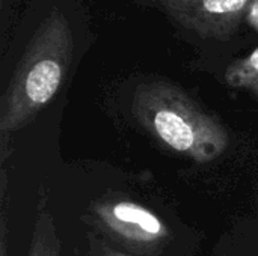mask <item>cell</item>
<instances>
[{
	"instance_id": "5",
	"label": "cell",
	"mask_w": 258,
	"mask_h": 256,
	"mask_svg": "<svg viewBox=\"0 0 258 256\" xmlns=\"http://www.w3.org/2000/svg\"><path fill=\"white\" fill-rule=\"evenodd\" d=\"M62 241L50 214H41L35 223L27 256H60Z\"/></svg>"
},
{
	"instance_id": "8",
	"label": "cell",
	"mask_w": 258,
	"mask_h": 256,
	"mask_svg": "<svg viewBox=\"0 0 258 256\" xmlns=\"http://www.w3.org/2000/svg\"><path fill=\"white\" fill-rule=\"evenodd\" d=\"M106 253H107V256H127V255H124V253H121V252H116V250H112V249H109V250H106Z\"/></svg>"
},
{
	"instance_id": "6",
	"label": "cell",
	"mask_w": 258,
	"mask_h": 256,
	"mask_svg": "<svg viewBox=\"0 0 258 256\" xmlns=\"http://www.w3.org/2000/svg\"><path fill=\"white\" fill-rule=\"evenodd\" d=\"M225 81L236 89L258 92V47L246 57L239 59L228 66Z\"/></svg>"
},
{
	"instance_id": "1",
	"label": "cell",
	"mask_w": 258,
	"mask_h": 256,
	"mask_svg": "<svg viewBox=\"0 0 258 256\" xmlns=\"http://www.w3.org/2000/svg\"><path fill=\"white\" fill-rule=\"evenodd\" d=\"M132 112L163 145L197 163L216 160L228 146V133L221 121L174 83L157 80L141 84Z\"/></svg>"
},
{
	"instance_id": "7",
	"label": "cell",
	"mask_w": 258,
	"mask_h": 256,
	"mask_svg": "<svg viewBox=\"0 0 258 256\" xmlns=\"http://www.w3.org/2000/svg\"><path fill=\"white\" fill-rule=\"evenodd\" d=\"M0 256H6V225H5V217L2 219V243H0Z\"/></svg>"
},
{
	"instance_id": "4",
	"label": "cell",
	"mask_w": 258,
	"mask_h": 256,
	"mask_svg": "<svg viewBox=\"0 0 258 256\" xmlns=\"http://www.w3.org/2000/svg\"><path fill=\"white\" fill-rule=\"evenodd\" d=\"M95 213L109 232L128 244H157L169 235L159 216L133 201H103L97 204Z\"/></svg>"
},
{
	"instance_id": "3",
	"label": "cell",
	"mask_w": 258,
	"mask_h": 256,
	"mask_svg": "<svg viewBox=\"0 0 258 256\" xmlns=\"http://www.w3.org/2000/svg\"><path fill=\"white\" fill-rule=\"evenodd\" d=\"M162 11L186 32L203 39H230L255 0H136Z\"/></svg>"
},
{
	"instance_id": "2",
	"label": "cell",
	"mask_w": 258,
	"mask_h": 256,
	"mask_svg": "<svg viewBox=\"0 0 258 256\" xmlns=\"http://www.w3.org/2000/svg\"><path fill=\"white\" fill-rule=\"evenodd\" d=\"M73 57V33L60 17L48 18L33 35L0 106L2 134L29 125L54 98Z\"/></svg>"
}]
</instances>
